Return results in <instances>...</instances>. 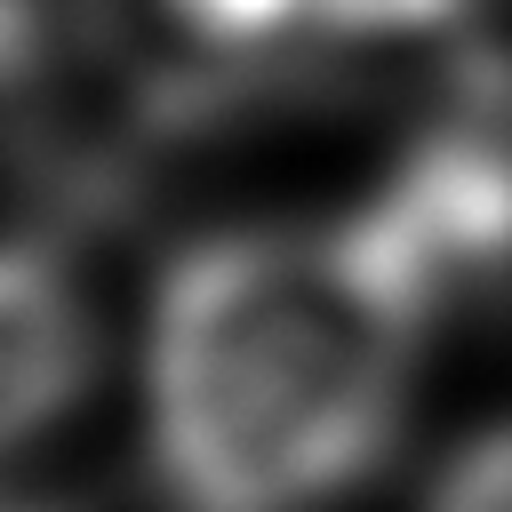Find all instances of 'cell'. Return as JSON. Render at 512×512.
Instances as JSON below:
<instances>
[{
	"label": "cell",
	"mask_w": 512,
	"mask_h": 512,
	"mask_svg": "<svg viewBox=\"0 0 512 512\" xmlns=\"http://www.w3.org/2000/svg\"><path fill=\"white\" fill-rule=\"evenodd\" d=\"M96 368V304L56 240H0V456L48 432Z\"/></svg>",
	"instance_id": "3957f363"
},
{
	"label": "cell",
	"mask_w": 512,
	"mask_h": 512,
	"mask_svg": "<svg viewBox=\"0 0 512 512\" xmlns=\"http://www.w3.org/2000/svg\"><path fill=\"white\" fill-rule=\"evenodd\" d=\"M488 0H320V56H368V48H464L480 32Z\"/></svg>",
	"instance_id": "277c9868"
},
{
	"label": "cell",
	"mask_w": 512,
	"mask_h": 512,
	"mask_svg": "<svg viewBox=\"0 0 512 512\" xmlns=\"http://www.w3.org/2000/svg\"><path fill=\"white\" fill-rule=\"evenodd\" d=\"M440 304L360 200L184 248L152 296V464L184 512H312L392 440Z\"/></svg>",
	"instance_id": "6da1fadb"
},
{
	"label": "cell",
	"mask_w": 512,
	"mask_h": 512,
	"mask_svg": "<svg viewBox=\"0 0 512 512\" xmlns=\"http://www.w3.org/2000/svg\"><path fill=\"white\" fill-rule=\"evenodd\" d=\"M424 512H512V424L472 432V440L440 464Z\"/></svg>",
	"instance_id": "5b68a950"
},
{
	"label": "cell",
	"mask_w": 512,
	"mask_h": 512,
	"mask_svg": "<svg viewBox=\"0 0 512 512\" xmlns=\"http://www.w3.org/2000/svg\"><path fill=\"white\" fill-rule=\"evenodd\" d=\"M0 512H48V504H24V496H0Z\"/></svg>",
	"instance_id": "8992f818"
},
{
	"label": "cell",
	"mask_w": 512,
	"mask_h": 512,
	"mask_svg": "<svg viewBox=\"0 0 512 512\" xmlns=\"http://www.w3.org/2000/svg\"><path fill=\"white\" fill-rule=\"evenodd\" d=\"M80 48L128 128H208L320 56V0H80Z\"/></svg>",
	"instance_id": "7a4b0ae2"
}]
</instances>
